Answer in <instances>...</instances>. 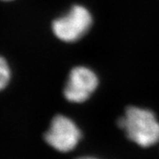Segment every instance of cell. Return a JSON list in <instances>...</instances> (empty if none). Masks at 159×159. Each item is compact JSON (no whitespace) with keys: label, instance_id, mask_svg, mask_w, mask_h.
Here are the masks:
<instances>
[{"label":"cell","instance_id":"4","mask_svg":"<svg viewBox=\"0 0 159 159\" xmlns=\"http://www.w3.org/2000/svg\"><path fill=\"white\" fill-rule=\"evenodd\" d=\"M98 85V76L92 69L78 66L69 73L64 88V97L70 102L81 103L90 98Z\"/></svg>","mask_w":159,"mask_h":159},{"label":"cell","instance_id":"2","mask_svg":"<svg viewBox=\"0 0 159 159\" xmlns=\"http://www.w3.org/2000/svg\"><path fill=\"white\" fill-rule=\"evenodd\" d=\"M93 16L89 10L81 5H74L64 15L51 23L54 35L65 43H74L83 37L91 29Z\"/></svg>","mask_w":159,"mask_h":159},{"label":"cell","instance_id":"6","mask_svg":"<svg viewBox=\"0 0 159 159\" xmlns=\"http://www.w3.org/2000/svg\"><path fill=\"white\" fill-rule=\"evenodd\" d=\"M77 159H98L97 157H80Z\"/></svg>","mask_w":159,"mask_h":159},{"label":"cell","instance_id":"3","mask_svg":"<svg viewBox=\"0 0 159 159\" xmlns=\"http://www.w3.org/2000/svg\"><path fill=\"white\" fill-rule=\"evenodd\" d=\"M44 139L51 148L66 153L77 147L81 139V132L73 119L65 115H57L51 120Z\"/></svg>","mask_w":159,"mask_h":159},{"label":"cell","instance_id":"1","mask_svg":"<svg viewBox=\"0 0 159 159\" xmlns=\"http://www.w3.org/2000/svg\"><path fill=\"white\" fill-rule=\"evenodd\" d=\"M118 123L128 139L141 147H151L159 142V121L150 110L129 106Z\"/></svg>","mask_w":159,"mask_h":159},{"label":"cell","instance_id":"7","mask_svg":"<svg viewBox=\"0 0 159 159\" xmlns=\"http://www.w3.org/2000/svg\"><path fill=\"white\" fill-rule=\"evenodd\" d=\"M1 1H11V0H1Z\"/></svg>","mask_w":159,"mask_h":159},{"label":"cell","instance_id":"5","mask_svg":"<svg viewBox=\"0 0 159 159\" xmlns=\"http://www.w3.org/2000/svg\"><path fill=\"white\" fill-rule=\"evenodd\" d=\"M11 77L10 66L5 57L0 56V91L8 86Z\"/></svg>","mask_w":159,"mask_h":159}]
</instances>
